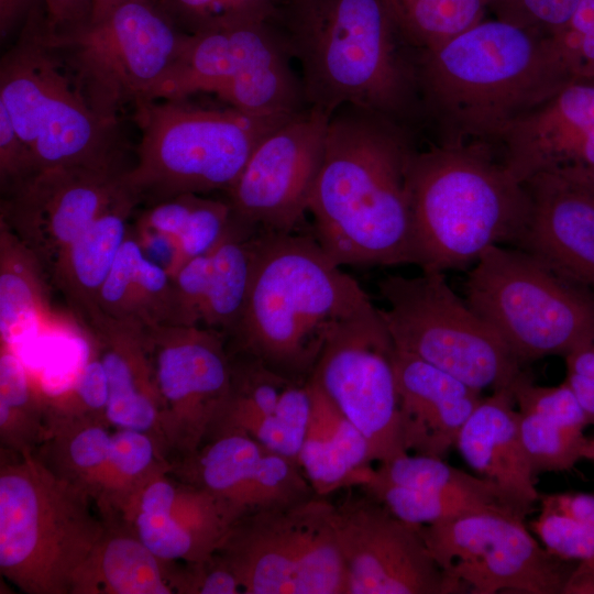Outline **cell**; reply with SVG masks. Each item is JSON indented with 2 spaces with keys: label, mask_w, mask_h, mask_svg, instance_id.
<instances>
[{
  "label": "cell",
  "mask_w": 594,
  "mask_h": 594,
  "mask_svg": "<svg viewBox=\"0 0 594 594\" xmlns=\"http://www.w3.org/2000/svg\"><path fill=\"white\" fill-rule=\"evenodd\" d=\"M415 72L422 139L494 150L510 123L573 80L552 35L495 18L415 48Z\"/></svg>",
  "instance_id": "obj_1"
},
{
  "label": "cell",
  "mask_w": 594,
  "mask_h": 594,
  "mask_svg": "<svg viewBox=\"0 0 594 594\" xmlns=\"http://www.w3.org/2000/svg\"><path fill=\"white\" fill-rule=\"evenodd\" d=\"M421 136L378 113L343 106L328 123L309 212L339 264H414L409 170Z\"/></svg>",
  "instance_id": "obj_2"
},
{
  "label": "cell",
  "mask_w": 594,
  "mask_h": 594,
  "mask_svg": "<svg viewBox=\"0 0 594 594\" xmlns=\"http://www.w3.org/2000/svg\"><path fill=\"white\" fill-rule=\"evenodd\" d=\"M272 21L299 65L308 108L331 117L359 107L421 136L415 48L384 0H279Z\"/></svg>",
  "instance_id": "obj_3"
},
{
  "label": "cell",
  "mask_w": 594,
  "mask_h": 594,
  "mask_svg": "<svg viewBox=\"0 0 594 594\" xmlns=\"http://www.w3.org/2000/svg\"><path fill=\"white\" fill-rule=\"evenodd\" d=\"M372 307L315 235L258 233L245 307L228 348L307 382L336 332Z\"/></svg>",
  "instance_id": "obj_4"
},
{
  "label": "cell",
  "mask_w": 594,
  "mask_h": 594,
  "mask_svg": "<svg viewBox=\"0 0 594 594\" xmlns=\"http://www.w3.org/2000/svg\"><path fill=\"white\" fill-rule=\"evenodd\" d=\"M409 193L414 264L425 272L463 268L492 245L516 246L531 210L526 184L487 145L419 147Z\"/></svg>",
  "instance_id": "obj_5"
},
{
  "label": "cell",
  "mask_w": 594,
  "mask_h": 594,
  "mask_svg": "<svg viewBox=\"0 0 594 594\" xmlns=\"http://www.w3.org/2000/svg\"><path fill=\"white\" fill-rule=\"evenodd\" d=\"M133 109L141 140L136 163L122 180L146 206L184 194L226 191L262 139L295 116H255L188 98L143 101Z\"/></svg>",
  "instance_id": "obj_6"
},
{
  "label": "cell",
  "mask_w": 594,
  "mask_h": 594,
  "mask_svg": "<svg viewBox=\"0 0 594 594\" xmlns=\"http://www.w3.org/2000/svg\"><path fill=\"white\" fill-rule=\"evenodd\" d=\"M92 504L88 492L34 454L1 462V575L26 594H70L105 530Z\"/></svg>",
  "instance_id": "obj_7"
},
{
  "label": "cell",
  "mask_w": 594,
  "mask_h": 594,
  "mask_svg": "<svg viewBox=\"0 0 594 594\" xmlns=\"http://www.w3.org/2000/svg\"><path fill=\"white\" fill-rule=\"evenodd\" d=\"M44 13L34 8L1 58L0 105L28 147L36 173L88 166L128 169L119 121L96 112L80 96L42 37Z\"/></svg>",
  "instance_id": "obj_8"
},
{
  "label": "cell",
  "mask_w": 594,
  "mask_h": 594,
  "mask_svg": "<svg viewBox=\"0 0 594 594\" xmlns=\"http://www.w3.org/2000/svg\"><path fill=\"white\" fill-rule=\"evenodd\" d=\"M464 288L470 307L522 365L594 340V290L521 249L487 248Z\"/></svg>",
  "instance_id": "obj_9"
},
{
  "label": "cell",
  "mask_w": 594,
  "mask_h": 594,
  "mask_svg": "<svg viewBox=\"0 0 594 594\" xmlns=\"http://www.w3.org/2000/svg\"><path fill=\"white\" fill-rule=\"evenodd\" d=\"M44 20V16H43ZM74 86L99 114L120 113L150 101L187 36L154 0H127L95 22L48 34Z\"/></svg>",
  "instance_id": "obj_10"
},
{
  "label": "cell",
  "mask_w": 594,
  "mask_h": 594,
  "mask_svg": "<svg viewBox=\"0 0 594 594\" xmlns=\"http://www.w3.org/2000/svg\"><path fill=\"white\" fill-rule=\"evenodd\" d=\"M380 314L396 349L477 389H510L522 364L497 333L459 297L443 272L386 275L377 283Z\"/></svg>",
  "instance_id": "obj_11"
},
{
  "label": "cell",
  "mask_w": 594,
  "mask_h": 594,
  "mask_svg": "<svg viewBox=\"0 0 594 594\" xmlns=\"http://www.w3.org/2000/svg\"><path fill=\"white\" fill-rule=\"evenodd\" d=\"M292 61L272 20L187 34L151 100L206 92L250 114L294 116L308 107Z\"/></svg>",
  "instance_id": "obj_12"
},
{
  "label": "cell",
  "mask_w": 594,
  "mask_h": 594,
  "mask_svg": "<svg viewBox=\"0 0 594 594\" xmlns=\"http://www.w3.org/2000/svg\"><path fill=\"white\" fill-rule=\"evenodd\" d=\"M334 504L316 495L234 520L215 553L243 594H346Z\"/></svg>",
  "instance_id": "obj_13"
},
{
  "label": "cell",
  "mask_w": 594,
  "mask_h": 594,
  "mask_svg": "<svg viewBox=\"0 0 594 594\" xmlns=\"http://www.w3.org/2000/svg\"><path fill=\"white\" fill-rule=\"evenodd\" d=\"M419 531L460 593L563 594L578 564L548 551L509 512H476Z\"/></svg>",
  "instance_id": "obj_14"
},
{
  "label": "cell",
  "mask_w": 594,
  "mask_h": 594,
  "mask_svg": "<svg viewBox=\"0 0 594 594\" xmlns=\"http://www.w3.org/2000/svg\"><path fill=\"white\" fill-rule=\"evenodd\" d=\"M163 402L161 430L170 464L208 439L231 394L232 358L227 337L195 326L144 329Z\"/></svg>",
  "instance_id": "obj_15"
},
{
  "label": "cell",
  "mask_w": 594,
  "mask_h": 594,
  "mask_svg": "<svg viewBox=\"0 0 594 594\" xmlns=\"http://www.w3.org/2000/svg\"><path fill=\"white\" fill-rule=\"evenodd\" d=\"M395 350L374 306L336 332L308 378L360 429L372 461L380 463L408 453L402 439Z\"/></svg>",
  "instance_id": "obj_16"
},
{
  "label": "cell",
  "mask_w": 594,
  "mask_h": 594,
  "mask_svg": "<svg viewBox=\"0 0 594 594\" xmlns=\"http://www.w3.org/2000/svg\"><path fill=\"white\" fill-rule=\"evenodd\" d=\"M329 119L307 108L262 139L224 191L234 226L254 234L299 231L322 163Z\"/></svg>",
  "instance_id": "obj_17"
},
{
  "label": "cell",
  "mask_w": 594,
  "mask_h": 594,
  "mask_svg": "<svg viewBox=\"0 0 594 594\" xmlns=\"http://www.w3.org/2000/svg\"><path fill=\"white\" fill-rule=\"evenodd\" d=\"M346 594H453L459 588L430 553L419 525L370 495L334 504Z\"/></svg>",
  "instance_id": "obj_18"
},
{
  "label": "cell",
  "mask_w": 594,
  "mask_h": 594,
  "mask_svg": "<svg viewBox=\"0 0 594 594\" xmlns=\"http://www.w3.org/2000/svg\"><path fill=\"white\" fill-rule=\"evenodd\" d=\"M125 170L88 166L42 169L4 195L0 220L51 274L61 254L123 193Z\"/></svg>",
  "instance_id": "obj_19"
},
{
  "label": "cell",
  "mask_w": 594,
  "mask_h": 594,
  "mask_svg": "<svg viewBox=\"0 0 594 594\" xmlns=\"http://www.w3.org/2000/svg\"><path fill=\"white\" fill-rule=\"evenodd\" d=\"M495 151L521 183L542 173L594 166V78L571 80L515 120Z\"/></svg>",
  "instance_id": "obj_20"
},
{
  "label": "cell",
  "mask_w": 594,
  "mask_h": 594,
  "mask_svg": "<svg viewBox=\"0 0 594 594\" xmlns=\"http://www.w3.org/2000/svg\"><path fill=\"white\" fill-rule=\"evenodd\" d=\"M169 473L220 501L234 520L286 504L295 488L288 459L266 450L240 430L219 431Z\"/></svg>",
  "instance_id": "obj_21"
},
{
  "label": "cell",
  "mask_w": 594,
  "mask_h": 594,
  "mask_svg": "<svg viewBox=\"0 0 594 594\" xmlns=\"http://www.w3.org/2000/svg\"><path fill=\"white\" fill-rule=\"evenodd\" d=\"M168 474L146 483L121 517L157 557L180 562L206 560L234 518L215 496Z\"/></svg>",
  "instance_id": "obj_22"
},
{
  "label": "cell",
  "mask_w": 594,
  "mask_h": 594,
  "mask_svg": "<svg viewBox=\"0 0 594 594\" xmlns=\"http://www.w3.org/2000/svg\"><path fill=\"white\" fill-rule=\"evenodd\" d=\"M531 210L514 248L594 290V200L554 173L526 183Z\"/></svg>",
  "instance_id": "obj_23"
},
{
  "label": "cell",
  "mask_w": 594,
  "mask_h": 594,
  "mask_svg": "<svg viewBox=\"0 0 594 594\" xmlns=\"http://www.w3.org/2000/svg\"><path fill=\"white\" fill-rule=\"evenodd\" d=\"M394 366L405 450L443 459L455 448L463 426L484 397L482 392L398 349Z\"/></svg>",
  "instance_id": "obj_24"
},
{
  "label": "cell",
  "mask_w": 594,
  "mask_h": 594,
  "mask_svg": "<svg viewBox=\"0 0 594 594\" xmlns=\"http://www.w3.org/2000/svg\"><path fill=\"white\" fill-rule=\"evenodd\" d=\"M94 351L107 375V418L117 428L151 435L167 458L161 421L163 402L147 352L144 329L96 311L85 320Z\"/></svg>",
  "instance_id": "obj_25"
},
{
  "label": "cell",
  "mask_w": 594,
  "mask_h": 594,
  "mask_svg": "<svg viewBox=\"0 0 594 594\" xmlns=\"http://www.w3.org/2000/svg\"><path fill=\"white\" fill-rule=\"evenodd\" d=\"M515 405L507 388L483 397L463 426L455 448L476 475L496 485L526 517L540 493L524 449Z\"/></svg>",
  "instance_id": "obj_26"
},
{
  "label": "cell",
  "mask_w": 594,
  "mask_h": 594,
  "mask_svg": "<svg viewBox=\"0 0 594 594\" xmlns=\"http://www.w3.org/2000/svg\"><path fill=\"white\" fill-rule=\"evenodd\" d=\"M105 530L77 570L70 594H182L184 562L153 553L122 517Z\"/></svg>",
  "instance_id": "obj_27"
},
{
  "label": "cell",
  "mask_w": 594,
  "mask_h": 594,
  "mask_svg": "<svg viewBox=\"0 0 594 594\" xmlns=\"http://www.w3.org/2000/svg\"><path fill=\"white\" fill-rule=\"evenodd\" d=\"M519 430L535 476L572 470L584 460L585 413L569 385L540 386L522 372L510 388Z\"/></svg>",
  "instance_id": "obj_28"
},
{
  "label": "cell",
  "mask_w": 594,
  "mask_h": 594,
  "mask_svg": "<svg viewBox=\"0 0 594 594\" xmlns=\"http://www.w3.org/2000/svg\"><path fill=\"white\" fill-rule=\"evenodd\" d=\"M139 205L125 186L123 193L61 254L51 271L55 285L84 321L98 311L101 288L129 234L130 220Z\"/></svg>",
  "instance_id": "obj_29"
},
{
  "label": "cell",
  "mask_w": 594,
  "mask_h": 594,
  "mask_svg": "<svg viewBox=\"0 0 594 594\" xmlns=\"http://www.w3.org/2000/svg\"><path fill=\"white\" fill-rule=\"evenodd\" d=\"M311 411L299 464L319 496L360 486L371 468L370 444L360 429L312 382Z\"/></svg>",
  "instance_id": "obj_30"
},
{
  "label": "cell",
  "mask_w": 594,
  "mask_h": 594,
  "mask_svg": "<svg viewBox=\"0 0 594 594\" xmlns=\"http://www.w3.org/2000/svg\"><path fill=\"white\" fill-rule=\"evenodd\" d=\"M52 317L46 271L0 220V340L14 345L26 330Z\"/></svg>",
  "instance_id": "obj_31"
},
{
  "label": "cell",
  "mask_w": 594,
  "mask_h": 594,
  "mask_svg": "<svg viewBox=\"0 0 594 594\" xmlns=\"http://www.w3.org/2000/svg\"><path fill=\"white\" fill-rule=\"evenodd\" d=\"M110 426L97 419H46L45 438L34 455L96 502L109 452Z\"/></svg>",
  "instance_id": "obj_32"
},
{
  "label": "cell",
  "mask_w": 594,
  "mask_h": 594,
  "mask_svg": "<svg viewBox=\"0 0 594 594\" xmlns=\"http://www.w3.org/2000/svg\"><path fill=\"white\" fill-rule=\"evenodd\" d=\"M170 462L148 433L118 428L111 433L99 495L95 502L102 518L121 516L133 497L152 479L169 472Z\"/></svg>",
  "instance_id": "obj_33"
},
{
  "label": "cell",
  "mask_w": 594,
  "mask_h": 594,
  "mask_svg": "<svg viewBox=\"0 0 594 594\" xmlns=\"http://www.w3.org/2000/svg\"><path fill=\"white\" fill-rule=\"evenodd\" d=\"M0 349L1 448L14 455H31L45 438V394L35 384L14 345L1 342Z\"/></svg>",
  "instance_id": "obj_34"
},
{
  "label": "cell",
  "mask_w": 594,
  "mask_h": 594,
  "mask_svg": "<svg viewBox=\"0 0 594 594\" xmlns=\"http://www.w3.org/2000/svg\"><path fill=\"white\" fill-rule=\"evenodd\" d=\"M365 481L481 499L524 517L492 482L450 465L441 458L405 453L381 462L376 469L371 468L361 485Z\"/></svg>",
  "instance_id": "obj_35"
},
{
  "label": "cell",
  "mask_w": 594,
  "mask_h": 594,
  "mask_svg": "<svg viewBox=\"0 0 594 594\" xmlns=\"http://www.w3.org/2000/svg\"><path fill=\"white\" fill-rule=\"evenodd\" d=\"M530 530L559 558L594 565V494H543Z\"/></svg>",
  "instance_id": "obj_36"
},
{
  "label": "cell",
  "mask_w": 594,
  "mask_h": 594,
  "mask_svg": "<svg viewBox=\"0 0 594 594\" xmlns=\"http://www.w3.org/2000/svg\"><path fill=\"white\" fill-rule=\"evenodd\" d=\"M399 32L416 50L433 47L485 19L488 0H384Z\"/></svg>",
  "instance_id": "obj_37"
},
{
  "label": "cell",
  "mask_w": 594,
  "mask_h": 594,
  "mask_svg": "<svg viewBox=\"0 0 594 594\" xmlns=\"http://www.w3.org/2000/svg\"><path fill=\"white\" fill-rule=\"evenodd\" d=\"M361 487L365 494L382 503L395 516L415 525L442 522L482 510H503L518 515L501 505L435 491L415 490L375 481H365Z\"/></svg>",
  "instance_id": "obj_38"
},
{
  "label": "cell",
  "mask_w": 594,
  "mask_h": 594,
  "mask_svg": "<svg viewBox=\"0 0 594 594\" xmlns=\"http://www.w3.org/2000/svg\"><path fill=\"white\" fill-rule=\"evenodd\" d=\"M187 34L242 23L270 21L278 0H154Z\"/></svg>",
  "instance_id": "obj_39"
},
{
  "label": "cell",
  "mask_w": 594,
  "mask_h": 594,
  "mask_svg": "<svg viewBox=\"0 0 594 594\" xmlns=\"http://www.w3.org/2000/svg\"><path fill=\"white\" fill-rule=\"evenodd\" d=\"M310 411L311 395L308 383L292 381L276 410L255 424L248 433L266 450L299 464Z\"/></svg>",
  "instance_id": "obj_40"
},
{
  "label": "cell",
  "mask_w": 594,
  "mask_h": 594,
  "mask_svg": "<svg viewBox=\"0 0 594 594\" xmlns=\"http://www.w3.org/2000/svg\"><path fill=\"white\" fill-rule=\"evenodd\" d=\"M108 402L107 375L94 351L69 387L56 395H45V418L108 421Z\"/></svg>",
  "instance_id": "obj_41"
},
{
  "label": "cell",
  "mask_w": 594,
  "mask_h": 594,
  "mask_svg": "<svg viewBox=\"0 0 594 594\" xmlns=\"http://www.w3.org/2000/svg\"><path fill=\"white\" fill-rule=\"evenodd\" d=\"M581 0H488L495 19L557 35L569 24Z\"/></svg>",
  "instance_id": "obj_42"
},
{
  "label": "cell",
  "mask_w": 594,
  "mask_h": 594,
  "mask_svg": "<svg viewBox=\"0 0 594 594\" xmlns=\"http://www.w3.org/2000/svg\"><path fill=\"white\" fill-rule=\"evenodd\" d=\"M141 256L142 249L130 228L101 288L98 311L116 320L136 324L133 317V286Z\"/></svg>",
  "instance_id": "obj_43"
},
{
  "label": "cell",
  "mask_w": 594,
  "mask_h": 594,
  "mask_svg": "<svg viewBox=\"0 0 594 594\" xmlns=\"http://www.w3.org/2000/svg\"><path fill=\"white\" fill-rule=\"evenodd\" d=\"M36 173L33 158L16 133L6 108L0 105V183L8 194Z\"/></svg>",
  "instance_id": "obj_44"
},
{
  "label": "cell",
  "mask_w": 594,
  "mask_h": 594,
  "mask_svg": "<svg viewBox=\"0 0 594 594\" xmlns=\"http://www.w3.org/2000/svg\"><path fill=\"white\" fill-rule=\"evenodd\" d=\"M231 569L213 553L199 562H185L183 594H241Z\"/></svg>",
  "instance_id": "obj_45"
},
{
  "label": "cell",
  "mask_w": 594,
  "mask_h": 594,
  "mask_svg": "<svg viewBox=\"0 0 594 594\" xmlns=\"http://www.w3.org/2000/svg\"><path fill=\"white\" fill-rule=\"evenodd\" d=\"M564 382L579 400L588 425L594 426V340L569 353Z\"/></svg>",
  "instance_id": "obj_46"
},
{
  "label": "cell",
  "mask_w": 594,
  "mask_h": 594,
  "mask_svg": "<svg viewBox=\"0 0 594 594\" xmlns=\"http://www.w3.org/2000/svg\"><path fill=\"white\" fill-rule=\"evenodd\" d=\"M143 254L173 276L187 262L177 238L131 224Z\"/></svg>",
  "instance_id": "obj_47"
},
{
  "label": "cell",
  "mask_w": 594,
  "mask_h": 594,
  "mask_svg": "<svg viewBox=\"0 0 594 594\" xmlns=\"http://www.w3.org/2000/svg\"><path fill=\"white\" fill-rule=\"evenodd\" d=\"M572 79L594 78V29L553 36Z\"/></svg>",
  "instance_id": "obj_48"
},
{
  "label": "cell",
  "mask_w": 594,
  "mask_h": 594,
  "mask_svg": "<svg viewBox=\"0 0 594 594\" xmlns=\"http://www.w3.org/2000/svg\"><path fill=\"white\" fill-rule=\"evenodd\" d=\"M44 31L57 34L76 29L90 21L91 0H43Z\"/></svg>",
  "instance_id": "obj_49"
},
{
  "label": "cell",
  "mask_w": 594,
  "mask_h": 594,
  "mask_svg": "<svg viewBox=\"0 0 594 594\" xmlns=\"http://www.w3.org/2000/svg\"><path fill=\"white\" fill-rule=\"evenodd\" d=\"M36 0H0V33L6 37L20 21L36 8Z\"/></svg>",
  "instance_id": "obj_50"
},
{
  "label": "cell",
  "mask_w": 594,
  "mask_h": 594,
  "mask_svg": "<svg viewBox=\"0 0 594 594\" xmlns=\"http://www.w3.org/2000/svg\"><path fill=\"white\" fill-rule=\"evenodd\" d=\"M563 594H594V565L578 562Z\"/></svg>",
  "instance_id": "obj_51"
},
{
  "label": "cell",
  "mask_w": 594,
  "mask_h": 594,
  "mask_svg": "<svg viewBox=\"0 0 594 594\" xmlns=\"http://www.w3.org/2000/svg\"><path fill=\"white\" fill-rule=\"evenodd\" d=\"M554 174L560 175L575 188L594 200V166L568 168Z\"/></svg>",
  "instance_id": "obj_52"
},
{
  "label": "cell",
  "mask_w": 594,
  "mask_h": 594,
  "mask_svg": "<svg viewBox=\"0 0 594 594\" xmlns=\"http://www.w3.org/2000/svg\"><path fill=\"white\" fill-rule=\"evenodd\" d=\"M127 0H91V16L89 22H95L108 14L113 8Z\"/></svg>",
  "instance_id": "obj_53"
},
{
  "label": "cell",
  "mask_w": 594,
  "mask_h": 594,
  "mask_svg": "<svg viewBox=\"0 0 594 594\" xmlns=\"http://www.w3.org/2000/svg\"><path fill=\"white\" fill-rule=\"evenodd\" d=\"M584 460H590L594 463V438H588L583 452Z\"/></svg>",
  "instance_id": "obj_54"
}]
</instances>
